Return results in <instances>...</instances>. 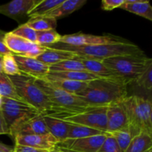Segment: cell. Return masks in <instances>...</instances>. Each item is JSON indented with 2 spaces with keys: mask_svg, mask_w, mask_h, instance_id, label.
<instances>
[{
  "mask_svg": "<svg viewBox=\"0 0 152 152\" xmlns=\"http://www.w3.org/2000/svg\"><path fill=\"white\" fill-rule=\"evenodd\" d=\"M2 71L7 76H14L20 74L13 54H7L2 56Z\"/></svg>",
  "mask_w": 152,
  "mask_h": 152,
  "instance_id": "obj_33",
  "label": "cell"
},
{
  "mask_svg": "<svg viewBox=\"0 0 152 152\" xmlns=\"http://www.w3.org/2000/svg\"><path fill=\"white\" fill-rule=\"evenodd\" d=\"M152 148V135L141 133L132 139L124 152H146Z\"/></svg>",
  "mask_w": 152,
  "mask_h": 152,
  "instance_id": "obj_23",
  "label": "cell"
},
{
  "mask_svg": "<svg viewBox=\"0 0 152 152\" xmlns=\"http://www.w3.org/2000/svg\"><path fill=\"white\" fill-rule=\"evenodd\" d=\"M0 96L3 98L22 101L16 93V89L10 79L4 73L0 74Z\"/></svg>",
  "mask_w": 152,
  "mask_h": 152,
  "instance_id": "obj_29",
  "label": "cell"
},
{
  "mask_svg": "<svg viewBox=\"0 0 152 152\" xmlns=\"http://www.w3.org/2000/svg\"><path fill=\"white\" fill-rule=\"evenodd\" d=\"M107 133L128 128V119L122 101L107 107Z\"/></svg>",
  "mask_w": 152,
  "mask_h": 152,
  "instance_id": "obj_14",
  "label": "cell"
},
{
  "mask_svg": "<svg viewBox=\"0 0 152 152\" xmlns=\"http://www.w3.org/2000/svg\"><path fill=\"white\" fill-rule=\"evenodd\" d=\"M109 134H111L116 140L120 150H121V152L126 151L132 139V136L129 129L127 128V129H122V130L117 131V132Z\"/></svg>",
  "mask_w": 152,
  "mask_h": 152,
  "instance_id": "obj_32",
  "label": "cell"
},
{
  "mask_svg": "<svg viewBox=\"0 0 152 152\" xmlns=\"http://www.w3.org/2000/svg\"><path fill=\"white\" fill-rule=\"evenodd\" d=\"M128 86L120 77L98 78L88 82L87 87L76 95L91 107H108L128 96Z\"/></svg>",
  "mask_w": 152,
  "mask_h": 152,
  "instance_id": "obj_1",
  "label": "cell"
},
{
  "mask_svg": "<svg viewBox=\"0 0 152 152\" xmlns=\"http://www.w3.org/2000/svg\"><path fill=\"white\" fill-rule=\"evenodd\" d=\"M0 111L4 119L9 135L14 139L17 129L40 113L31 105L15 99L1 97Z\"/></svg>",
  "mask_w": 152,
  "mask_h": 152,
  "instance_id": "obj_7",
  "label": "cell"
},
{
  "mask_svg": "<svg viewBox=\"0 0 152 152\" xmlns=\"http://www.w3.org/2000/svg\"><path fill=\"white\" fill-rule=\"evenodd\" d=\"M49 152H69V151H66V150L65 149H62V148H58V147L56 146L53 150H51V151H50Z\"/></svg>",
  "mask_w": 152,
  "mask_h": 152,
  "instance_id": "obj_41",
  "label": "cell"
},
{
  "mask_svg": "<svg viewBox=\"0 0 152 152\" xmlns=\"http://www.w3.org/2000/svg\"><path fill=\"white\" fill-rule=\"evenodd\" d=\"M3 73L2 71V56H0V74Z\"/></svg>",
  "mask_w": 152,
  "mask_h": 152,
  "instance_id": "obj_42",
  "label": "cell"
},
{
  "mask_svg": "<svg viewBox=\"0 0 152 152\" xmlns=\"http://www.w3.org/2000/svg\"><path fill=\"white\" fill-rule=\"evenodd\" d=\"M62 36L56 30L37 31V43L42 46H48L59 42Z\"/></svg>",
  "mask_w": 152,
  "mask_h": 152,
  "instance_id": "obj_31",
  "label": "cell"
},
{
  "mask_svg": "<svg viewBox=\"0 0 152 152\" xmlns=\"http://www.w3.org/2000/svg\"><path fill=\"white\" fill-rule=\"evenodd\" d=\"M64 0H43L39 2L30 10L28 13V18H34L38 16H43L49 12L54 10L56 7L63 2Z\"/></svg>",
  "mask_w": 152,
  "mask_h": 152,
  "instance_id": "obj_24",
  "label": "cell"
},
{
  "mask_svg": "<svg viewBox=\"0 0 152 152\" xmlns=\"http://www.w3.org/2000/svg\"><path fill=\"white\" fill-rule=\"evenodd\" d=\"M98 152H121V150L114 137L105 132V139Z\"/></svg>",
  "mask_w": 152,
  "mask_h": 152,
  "instance_id": "obj_35",
  "label": "cell"
},
{
  "mask_svg": "<svg viewBox=\"0 0 152 152\" xmlns=\"http://www.w3.org/2000/svg\"><path fill=\"white\" fill-rule=\"evenodd\" d=\"M45 79L53 85L59 87V88L75 95L80 92L83 91L87 87L88 83V82L86 83V82H79L66 80V79L53 77V76L48 75V74L45 77Z\"/></svg>",
  "mask_w": 152,
  "mask_h": 152,
  "instance_id": "obj_22",
  "label": "cell"
},
{
  "mask_svg": "<svg viewBox=\"0 0 152 152\" xmlns=\"http://www.w3.org/2000/svg\"><path fill=\"white\" fill-rule=\"evenodd\" d=\"M86 2V0H64L62 4L45 15V16L53 17L56 19L65 17L81 8Z\"/></svg>",
  "mask_w": 152,
  "mask_h": 152,
  "instance_id": "obj_21",
  "label": "cell"
},
{
  "mask_svg": "<svg viewBox=\"0 0 152 152\" xmlns=\"http://www.w3.org/2000/svg\"><path fill=\"white\" fill-rule=\"evenodd\" d=\"M26 24L36 31L55 30L57 25L56 19L45 16L31 18L28 19Z\"/></svg>",
  "mask_w": 152,
  "mask_h": 152,
  "instance_id": "obj_26",
  "label": "cell"
},
{
  "mask_svg": "<svg viewBox=\"0 0 152 152\" xmlns=\"http://www.w3.org/2000/svg\"><path fill=\"white\" fill-rule=\"evenodd\" d=\"M13 149H14V152H48L47 151H43V150L31 148V147L29 146L18 145V144L16 143H15V146Z\"/></svg>",
  "mask_w": 152,
  "mask_h": 152,
  "instance_id": "obj_38",
  "label": "cell"
},
{
  "mask_svg": "<svg viewBox=\"0 0 152 152\" xmlns=\"http://www.w3.org/2000/svg\"><path fill=\"white\" fill-rule=\"evenodd\" d=\"M76 59L80 61L86 71L91 74H94L99 78H108V77H116L103 63L98 59H90V58L81 57L76 55Z\"/></svg>",
  "mask_w": 152,
  "mask_h": 152,
  "instance_id": "obj_18",
  "label": "cell"
},
{
  "mask_svg": "<svg viewBox=\"0 0 152 152\" xmlns=\"http://www.w3.org/2000/svg\"><path fill=\"white\" fill-rule=\"evenodd\" d=\"M133 83L138 87L141 88L146 91L151 92L152 90V59L148 62L146 67L144 68L141 74L136 78Z\"/></svg>",
  "mask_w": 152,
  "mask_h": 152,
  "instance_id": "obj_30",
  "label": "cell"
},
{
  "mask_svg": "<svg viewBox=\"0 0 152 152\" xmlns=\"http://www.w3.org/2000/svg\"><path fill=\"white\" fill-rule=\"evenodd\" d=\"M0 102H1V96H0Z\"/></svg>",
  "mask_w": 152,
  "mask_h": 152,
  "instance_id": "obj_45",
  "label": "cell"
},
{
  "mask_svg": "<svg viewBox=\"0 0 152 152\" xmlns=\"http://www.w3.org/2000/svg\"><path fill=\"white\" fill-rule=\"evenodd\" d=\"M15 143L25 145L37 149L50 151L53 150L57 144V140L50 133L46 134L28 135L16 137L14 139Z\"/></svg>",
  "mask_w": 152,
  "mask_h": 152,
  "instance_id": "obj_15",
  "label": "cell"
},
{
  "mask_svg": "<svg viewBox=\"0 0 152 152\" xmlns=\"http://www.w3.org/2000/svg\"><path fill=\"white\" fill-rule=\"evenodd\" d=\"M3 145H4V144H2V143H0V147H1V146H2Z\"/></svg>",
  "mask_w": 152,
  "mask_h": 152,
  "instance_id": "obj_44",
  "label": "cell"
},
{
  "mask_svg": "<svg viewBox=\"0 0 152 152\" xmlns=\"http://www.w3.org/2000/svg\"><path fill=\"white\" fill-rule=\"evenodd\" d=\"M75 56L76 54L70 51L46 48V50L41 55L37 56L36 59L47 65L48 66H50V65L59 63L62 61L74 59Z\"/></svg>",
  "mask_w": 152,
  "mask_h": 152,
  "instance_id": "obj_19",
  "label": "cell"
},
{
  "mask_svg": "<svg viewBox=\"0 0 152 152\" xmlns=\"http://www.w3.org/2000/svg\"><path fill=\"white\" fill-rule=\"evenodd\" d=\"M11 33L28 41L37 43V31L30 28L26 23L19 25Z\"/></svg>",
  "mask_w": 152,
  "mask_h": 152,
  "instance_id": "obj_34",
  "label": "cell"
},
{
  "mask_svg": "<svg viewBox=\"0 0 152 152\" xmlns=\"http://www.w3.org/2000/svg\"><path fill=\"white\" fill-rule=\"evenodd\" d=\"M123 40V39L111 35L96 36L83 33L64 35L61 37L59 42L73 46H86L114 43Z\"/></svg>",
  "mask_w": 152,
  "mask_h": 152,
  "instance_id": "obj_11",
  "label": "cell"
},
{
  "mask_svg": "<svg viewBox=\"0 0 152 152\" xmlns=\"http://www.w3.org/2000/svg\"><path fill=\"white\" fill-rule=\"evenodd\" d=\"M42 115L48 132L57 140V142H62L66 140L69 132L70 123H67L47 114Z\"/></svg>",
  "mask_w": 152,
  "mask_h": 152,
  "instance_id": "obj_17",
  "label": "cell"
},
{
  "mask_svg": "<svg viewBox=\"0 0 152 152\" xmlns=\"http://www.w3.org/2000/svg\"><path fill=\"white\" fill-rule=\"evenodd\" d=\"M4 40L6 46L13 54L37 58L46 50V48L44 46L25 39L11 32L5 33Z\"/></svg>",
  "mask_w": 152,
  "mask_h": 152,
  "instance_id": "obj_9",
  "label": "cell"
},
{
  "mask_svg": "<svg viewBox=\"0 0 152 152\" xmlns=\"http://www.w3.org/2000/svg\"><path fill=\"white\" fill-rule=\"evenodd\" d=\"M8 77L22 102L34 107L41 114H47L52 111V103L37 86L35 79L22 73Z\"/></svg>",
  "mask_w": 152,
  "mask_h": 152,
  "instance_id": "obj_4",
  "label": "cell"
},
{
  "mask_svg": "<svg viewBox=\"0 0 152 152\" xmlns=\"http://www.w3.org/2000/svg\"><path fill=\"white\" fill-rule=\"evenodd\" d=\"M151 59L142 52L113 56L102 62L116 77L123 79L129 85L134 83Z\"/></svg>",
  "mask_w": 152,
  "mask_h": 152,
  "instance_id": "obj_5",
  "label": "cell"
},
{
  "mask_svg": "<svg viewBox=\"0 0 152 152\" xmlns=\"http://www.w3.org/2000/svg\"><path fill=\"white\" fill-rule=\"evenodd\" d=\"M20 73L33 77L35 80L44 79L49 73V66L36 58L13 54Z\"/></svg>",
  "mask_w": 152,
  "mask_h": 152,
  "instance_id": "obj_12",
  "label": "cell"
},
{
  "mask_svg": "<svg viewBox=\"0 0 152 152\" xmlns=\"http://www.w3.org/2000/svg\"><path fill=\"white\" fill-rule=\"evenodd\" d=\"M35 83L52 103L53 108L50 112L77 111L91 107L77 95L59 88L45 78L35 80Z\"/></svg>",
  "mask_w": 152,
  "mask_h": 152,
  "instance_id": "obj_8",
  "label": "cell"
},
{
  "mask_svg": "<svg viewBox=\"0 0 152 152\" xmlns=\"http://www.w3.org/2000/svg\"><path fill=\"white\" fill-rule=\"evenodd\" d=\"M107 107H88L72 111H54L47 115L67 123L87 126L106 132Z\"/></svg>",
  "mask_w": 152,
  "mask_h": 152,
  "instance_id": "obj_6",
  "label": "cell"
},
{
  "mask_svg": "<svg viewBox=\"0 0 152 152\" xmlns=\"http://www.w3.org/2000/svg\"><path fill=\"white\" fill-rule=\"evenodd\" d=\"M48 133L43 115L40 114L22 124L16 131L14 139L19 136L46 134Z\"/></svg>",
  "mask_w": 152,
  "mask_h": 152,
  "instance_id": "obj_16",
  "label": "cell"
},
{
  "mask_svg": "<svg viewBox=\"0 0 152 152\" xmlns=\"http://www.w3.org/2000/svg\"><path fill=\"white\" fill-rule=\"evenodd\" d=\"M69 71H87L83 64L75 58L62 61L59 63L49 66V72H69Z\"/></svg>",
  "mask_w": 152,
  "mask_h": 152,
  "instance_id": "obj_27",
  "label": "cell"
},
{
  "mask_svg": "<svg viewBox=\"0 0 152 152\" xmlns=\"http://www.w3.org/2000/svg\"><path fill=\"white\" fill-rule=\"evenodd\" d=\"M125 0H102L101 7L102 10L111 11L114 9L120 7L124 3Z\"/></svg>",
  "mask_w": 152,
  "mask_h": 152,
  "instance_id": "obj_36",
  "label": "cell"
},
{
  "mask_svg": "<svg viewBox=\"0 0 152 152\" xmlns=\"http://www.w3.org/2000/svg\"><path fill=\"white\" fill-rule=\"evenodd\" d=\"M128 119V129L132 138L141 133L152 135V105L148 99L138 96H127L122 100Z\"/></svg>",
  "mask_w": 152,
  "mask_h": 152,
  "instance_id": "obj_3",
  "label": "cell"
},
{
  "mask_svg": "<svg viewBox=\"0 0 152 152\" xmlns=\"http://www.w3.org/2000/svg\"><path fill=\"white\" fill-rule=\"evenodd\" d=\"M1 134H9V131L7 129V125L4 121L2 114L0 111V135Z\"/></svg>",
  "mask_w": 152,
  "mask_h": 152,
  "instance_id": "obj_39",
  "label": "cell"
},
{
  "mask_svg": "<svg viewBox=\"0 0 152 152\" xmlns=\"http://www.w3.org/2000/svg\"><path fill=\"white\" fill-rule=\"evenodd\" d=\"M44 47L48 48L70 51L81 57L90 58V59H98L100 61L113 56L134 54V53L143 52L137 45L124 40L116 42L114 43H109V44L86 46H73L57 42L56 44L44 46Z\"/></svg>",
  "mask_w": 152,
  "mask_h": 152,
  "instance_id": "obj_2",
  "label": "cell"
},
{
  "mask_svg": "<svg viewBox=\"0 0 152 152\" xmlns=\"http://www.w3.org/2000/svg\"><path fill=\"white\" fill-rule=\"evenodd\" d=\"M4 34L5 33L0 31V56H4L7 54H13V53L7 48L4 43Z\"/></svg>",
  "mask_w": 152,
  "mask_h": 152,
  "instance_id": "obj_37",
  "label": "cell"
},
{
  "mask_svg": "<svg viewBox=\"0 0 152 152\" xmlns=\"http://www.w3.org/2000/svg\"><path fill=\"white\" fill-rule=\"evenodd\" d=\"M39 0H13L0 5V13L12 19L20 22L28 17L30 10Z\"/></svg>",
  "mask_w": 152,
  "mask_h": 152,
  "instance_id": "obj_13",
  "label": "cell"
},
{
  "mask_svg": "<svg viewBox=\"0 0 152 152\" xmlns=\"http://www.w3.org/2000/svg\"><path fill=\"white\" fill-rule=\"evenodd\" d=\"M105 139L104 134L80 139H66L56 144V147L69 152H98Z\"/></svg>",
  "mask_w": 152,
  "mask_h": 152,
  "instance_id": "obj_10",
  "label": "cell"
},
{
  "mask_svg": "<svg viewBox=\"0 0 152 152\" xmlns=\"http://www.w3.org/2000/svg\"><path fill=\"white\" fill-rule=\"evenodd\" d=\"M105 132L87 126L70 123V129L67 139H80L96 135L104 134Z\"/></svg>",
  "mask_w": 152,
  "mask_h": 152,
  "instance_id": "obj_25",
  "label": "cell"
},
{
  "mask_svg": "<svg viewBox=\"0 0 152 152\" xmlns=\"http://www.w3.org/2000/svg\"><path fill=\"white\" fill-rule=\"evenodd\" d=\"M48 75L66 80L79 82H90L99 77L88 71H69V72H49Z\"/></svg>",
  "mask_w": 152,
  "mask_h": 152,
  "instance_id": "obj_28",
  "label": "cell"
},
{
  "mask_svg": "<svg viewBox=\"0 0 152 152\" xmlns=\"http://www.w3.org/2000/svg\"><path fill=\"white\" fill-rule=\"evenodd\" d=\"M0 152H14V149L13 147L4 144L2 146L0 147Z\"/></svg>",
  "mask_w": 152,
  "mask_h": 152,
  "instance_id": "obj_40",
  "label": "cell"
},
{
  "mask_svg": "<svg viewBox=\"0 0 152 152\" xmlns=\"http://www.w3.org/2000/svg\"><path fill=\"white\" fill-rule=\"evenodd\" d=\"M120 8L152 21V7L148 1L125 0Z\"/></svg>",
  "mask_w": 152,
  "mask_h": 152,
  "instance_id": "obj_20",
  "label": "cell"
},
{
  "mask_svg": "<svg viewBox=\"0 0 152 152\" xmlns=\"http://www.w3.org/2000/svg\"><path fill=\"white\" fill-rule=\"evenodd\" d=\"M146 152H152V148H151V149H149L148 151H147Z\"/></svg>",
  "mask_w": 152,
  "mask_h": 152,
  "instance_id": "obj_43",
  "label": "cell"
}]
</instances>
